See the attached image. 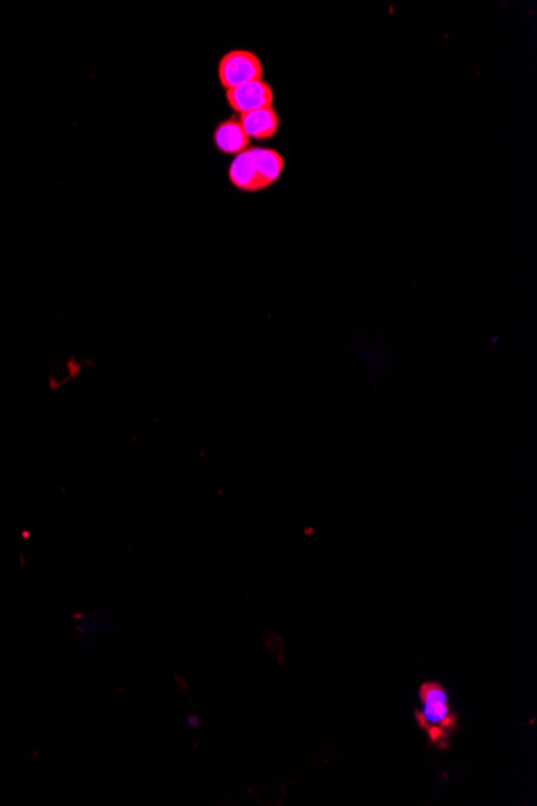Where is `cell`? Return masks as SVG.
Returning <instances> with one entry per match:
<instances>
[{"instance_id":"1","label":"cell","mask_w":537,"mask_h":806,"mask_svg":"<svg viewBox=\"0 0 537 806\" xmlns=\"http://www.w3.org/2000/svg\"><path fill=\"white\" fill-rule=\"evenodd\" d=\"M417 720L436 747L448 749L449 738L457 728V715L441 684L427 683L421 686Z\"/></svg>"},{"instance_id":"2","label":"cell","mask_w":537,"mask_h":806,"mask_svg":"<svg viewBox=\"0 0 537 806\" xmlns=\"http://www.w3.org/2000/svg\"><path fill=\"white\" fill-rule=\"evenodd\" d=\"M260 57L250 51H230L218 65L219 81L226 90L263 79Z\"/></svg>"},{"instance_id":"3","label":"cell","mask_w":537,"mask_h":806,"mask_svg":"<svg viewBox=\"0 0 537 806\" xmlns=\"http://www.w3.org/2000/svg\"><path fill=\"white\" fill-rule=\"evenodd\" d=\"M226 99H228L229 107L237 113H250V111L272 107L274 90L264 79H260V81L243 84V86L226 90Z\"/></svg>"},{"instance_id":"4","label":"cell","mask_w":537,"mask_h":806,"mask_svg":"<svg viewBox=\"0 0 537 806\" xmlns=\"http://www.w3.org/2000/svg\"><path fill=\"white\" fill-rule=\"evenodd\" d=\"M212 141H215L216 149L219 152L226 153V155L237 156L251 146V139L246 134L245 129H243V126L240 124L239 118H229V120L222 121L215 129Z\"/></svg>"},{"instance_id":"5","label":"cell","mask_w":537,"mask_h":806,"mask_svg":"<svg viewBox=\"0 0 537 806\" xmlns=\"http://www.w3.org/2000/svg\"><path fill=\"white\" fill-rule=\"evenodd\" d=\"M239 121L249 138L256 139V141H267V139L274 138L281 128V118L272 107L239 115Z\"/></svg>"},{"instance_id":"6","label":"cell","mask_w":537,"mask_h":806,"mask_svg":"<svg viewBox=\"0 0 537 806\" xmlns=\"http://www.w3.org/2000/svg\"><path fill=\"white\" fill-rule=\"evenodd\" d=\"M229 181L233 187L243 192H257L266 188L264 187L263 181H261L260 174H257L256 165H254L250 150L239 153L235 160L230 163Z\"/></svg>"},{"instance_id":"7","label":"cell","mask_w":537,"mask_h":806,"mask_svg":"<svg viewBox=\"0 0 537 806\" xmlns=\"http://www.w3.org/2000/svg\"><path fill=\"white\" fill-rule=\"evenodd\" d=\"M249 150L264 187L267 188L277 183L285 170L284 156L277 150L264 149V146H250Z\"/></svg>"}]
</instances>
